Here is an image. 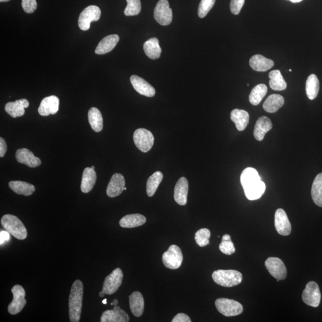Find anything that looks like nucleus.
<instances>
[{"instance_id":"nucleus-1","label":"nucleus","mask_w":322,"mask_h":322,"mask_svg":"<svg viewBox=\"0 0 322 322\" xmlns=\"http://www.w3.org/2000/svg\"><path fill=\"white\" fill-rule=\"evenodd\" d=\"M241 182L245 196L249 200L260 199L265 192L266 184L255 168L249 167L245 169L241 175Z\"/></svg>"},{"instance_id":"nucleus-2","label":"nucleus","mask_w":322,"mask_h":322,"mask_svg":"<svg viewBox=\"0 0 322 322\" xmlns=\"http://www.w3.org/2000/svg\"><path fill=\"white\" fill-rule=\"evenodd\" d=\"M83 294V283L80 280H76L72 285L69 299V315L71 322L80 321Z\"/></svg>"},{"instance_id":"nucleus-3","label":"nucleus","mask_w":322,"mask_h":322,"mask_svg":"<svg viewBox=\"0 0 322 322\" xmlns=\"http://www.w3.org/2000/svg\"><path fill=\"white\" fill-rule=\"evenodd\" d=\"M1 224L2 227L15 238L24 240L28 236L25 226L19 218L13 215H4L1 218Z\"/></svg>"},{"instance_id":"nucleus-4","label":"nucleus","mask_w":322,"mask_h":322,"mask_svg":"<svg viewBox=\"0 0 322 322\" xmlns=\"http://www.w3.org/2000/svg\"><path fill=\"white\" fill-rule=\"evenodd\" d=\"M212 278L218 285L224 287H233L241 284L242 275L235 270H218L212 273Z\"/></svg>"},{"instance_id":"nucleus-5","label":"nucleus","mask_w":322,"mask_h":322,"mask_svg":"<svg viewBox=\"0 0 322 322\" xmlns=\"http://www.w3.org/2000/svg\"><path fill=\"white\" fill-rule=\"evenodd\" d=\"M215 305L217 311L227 317H236L241 314L244 311L241 303L224 298L217 299Z\"/></svg>"},{"instance_id":"nucleus-6","label":"nucleus","mask_w":322,"mask_h":322,"mask_svg":"<svg viewBox=\"0 0 322 322\" xmlns=\"http://www.w3.org/2000/svg\"><path fill=\"white\" fill-rule=\"evenodd\" d=\"M133 140L136 147L144 153L150 151L154 144L153 133L145 129L136 130L134 133Z\"/></svg>"},{"instance_id":"nucleus-7","label":"nucleus","mask_w":322,"mask_h":322,"mask_svg":"<svg viewBox=\"0 0 322 322\" xmlns=\"http://www.w3.org/2000/svg\"><path fill=\"white\" fill-rule=\"evenodd\" d=\"M183 256L181 249L175 245L170 246L162 255V262L167 268L177 269L183 262Z\"/></svg>"},{"instance_id":"nucleus-8","label":"nucleus","mask_w":322,"mask_h":322,"mask_svg":"<svg viewBox=\"0 0 322 322\" xmlns=\"http://www.w3.org/2000/svg\"><path fill=\"white\" fill-rule=\"evenodd\" d=\"M11 293L13 295V299L8 305V312L9 314L15 315L19 314L26 305V293L19 285H14L12 288Z\"/></svg>"},{"instance_id":"nucleus-9","label":"nucleus","mask_w":322,"mask_h":322,"mask_svg":"<svg viewBox=\"0 0 322 322\" xmlns=\"http://www.w3.org/2000/svg\"><path fill=\"white\" fill-rule=\"evenodd\" d=\"M101 16V10L96 5H90L81 12L78 19V26L82 31H87L90 28V23L99 20Z\"/></svg>"},{"instance_id":"nucleus-10","label":"nucleus","mask_w":322,"mask_h":322,"mask_svg":"<svg viewBox=\"0 0 322 322\" xmlns=\"http://www.w3.org/2000/svg\"><path fill=\"white\" fill-rule=\"evenodd\" d=\"M154 18L162 26H168L172 20V12L168 0H160L154 10Z\"/></svg>"},{"instance_id":"nucleus-11","label":"nucleus","mask_w":322,"mask_h":322,"mask_svg":"<svg viewBox=\"0 0 322 322\" xmlns=\"http://www.w3.org/2000/svg\"><path fill=\"white\" fill-rule=\"evenodd\" d=\"M302 299L307 305L318 308L321 300V294L317 283L315 282H309L306 285L305 290L302 294Z\"/></svg>"},{"instance_id":"nucleus-12","label":"nucleus","mask_w":322,"mask_h":322,"mask_svg":"<svg viewBox=\"0 0 322 322\" xmlns=\"http://www.w3.org/2000/svg\"><path fill=\"white\" fill-rule=\"evenodd\" d=\"M123 273L120 268L115 269L114 271L106 277L103 285L102 291L106 295L113 294L119 289L122 284Z\"/></svg>"},{"instance_id":"nucleus-13","label":"nucleus","mask_w":322,"mask_h":322,"mask_svg":"<svg viewBox=\"0 0 322 322\" xmlns=\"http://www.w3.org/2000/svg\"><path fill=\"white\" fill-rule=\"evenodd\" d=\"M265 266L270 274L277 279L278 281L284 280L287 278V268L280 258L269 257L266 261Z\"/></svg>"},{"instance_id":"nucleus-14","label":"nucleus","mask_w":322,"mask_h":322,"mask_svg":"<svg viewBox=\"0 0 322 322\" xmlns=\"http://www.w3.org/2000/svg\"><path fill=\"white\" fill-rule=\"evenodd\" d=\"M275 225L279 235L288 236L291 232V225L288 215L283 209L276 210L275 215Z\"/></svg>"},{"instance_id":"nucleus-15","label":"nucleus","mask_w":322,"mask_h":322,"mask_svg":"<svg viewBox=\"0 0 322 322\" xmlns=\"http://www.w3.org/2000/svg\"><path fill=\"white\" fill-rule=\"evenodd\" d=\"M59 99L56 96L45 97L42 100L38 108V113L41 116L47 117L56 114L59 109Z\"/></svg>"},{"instance_id":"nucleus-16","label":"nucleus","mask_w":322,"mask_h":322,"mask_svg":"<svg viewBox=\"0 0 322 322\" xmlns=\"http://www.w3.org/2000/svg\"><path fill=\"white\" fill-rule=\"evenodd\" d=\"M130 81L134 89L140 95L149 97H154L156 95V92L154 88L144 79L139 77V76L132 75L130 78Z\"/></svg>"},{"instance_id":"nucleus-17","label":"nucleus","mask_w":322,"mask_h":322,"mask_svg":"<svg viewBox=\"0 0 322 322\" xmlns=\"http://www.w3.org/2000/svg\"><path fill=\"white\" fill-rule=\"evenodd\" d=\"M125 186L126 181L124 176L119 173H116L112 175L109 181L106 193L109 197H117L123 193Z\"/></svg>"},{"instance_id":"nucleus-18","label":"nucleus","mask_w":322,"mask_h":322,"mask_svg":"<svg viewBox=\"0 0 322 322\" xmlns=\"http://www.w3.org/2000/svg\"><path fill=\"white\" fill-rule=\"evenodd\" d=\"M129 321L128 314L118 306H115L113 310L103 312L100 318L101 322H128Z\"/></svg>"},{"instance_id":"nucleus-19","label":"nucleus","mask_w":322,"mask_h":322,"mask_svg":"<svg viewBox=\"0 0 322 322\" xmlns=\"http://www.w3.org/2000/svg\"><path fill=\"white\" fill-rule=\"evenodd\" d=\"M16 159L18 162L25 164L31 168H35L41 164V160L26 148L18 150L16 153Z\"/></svg>"},{"instance_id":"nucleus-20","label":"nucleus","mask_w":322,"mask_h":322,"mask_svg":"<svg viewBox=\"0 0 322 322\" xmlns=\"http://www.w3.org/2000/svg\"><path fill=\"white\" fill-rule=\"evenodd\" d=\"M189 191V183L185 177H181L174 188V197L175 201L180 205H185L187 201V194Z\"/></svg>"},{"instance_id":"nucleus-21","label":"nucleus","mask_w":322,"mask_h":322,"mask_svg":"<svg viewBox=\"0 0 322 322\" xmlns=\"http://www.w3.org/2000/svg\"><path fill=\"white\" fill-rule=\"evenodd\" d=\"M29 103L28 100L22 99L13 102H8L5 106V110L11 117L17 118L25 114V109L28 108Z\"/></svg>"},{"instance_id":"nucleus-22","label":"nucleus","mask_w":322,"mask_h":322,"mask_svg":"<svg viewBox=\"0 0 322 322\" xmlns=\"http://www.w3.org/2000/svg\"><path fill=\"white\" fill-rule=\"evenodd\" d=\"M120 41L119 36L118 35H110L106 36L100 41L95 50L97 54H105L110 52L116 46Z\"/></svg>"},{"instance_id":"nucleus-23","label":"nucleus","mask_w":322,"mask_h":322,"mask_svg":"<svg viewBox=\"0 0 322 322\" xmlns=\"http://www.w3.org/2000/svg\"><path fill=\"white\" fill-rule=\"evenodd\" d=\"M271 120L268 117L263 116L258 119L254 127V136L258 141H262L266 134L272 129Z\"/></svg>"},{"instance_id":"nucleus-24","label":"nucleus","mask_w":322,"mask_h":322,"mask_svg":"<svg viewBox=\"0 0 322 322\" xmlns=\"http://www.w3.org/2000/svg\"><path fill=\"white\" fill-rule=\"evenodd\" d=\"M97 180V174L95 169L86 168L84 169L82 177L81 190L84 193L90 192L95 186Z\"/></svg>"},{"instance_id":"nucleus-25","label":"nucleus","mask_w":322,"mask_h":322,"mask_svg":"<svg viewBox=\"0 0 322 322\" xmlns=\"http://www.w3.org/2000/svg\"><path fill=\"white\" fill-rule=\"evenodd\" d=\"M131 311L136 317H140L144 314L145 301L144 297L140 292L136 291L129 297Z\"/></svg>"},{"instance_id":"nucleus-26","label":"nucleus","mask_w":322,"mask_h":322,"mask_svg":"<svg viewBox=\"0 0 322 322\" xmlns=\"http://www.w3.org/2000/svg\"><path fill=\"white\" fill-rule=\"evenodd\" d=\"M230 119L235 124L237 130L242 132L247 128L250 121V115L246 111L235 109L231 112Z\"/></svg>"},{"instance_id":"nucleus-27","label":"nucleus","mask_w":322,"mask_h":322,"mask_svg":"<svg viewBox=\"0 0 322 322\" xmlns=\"http://www.w3.org/2000/svg\"><path fill=\"white\" fill-rule=\"evenodd\" d=\"M250 65L254 71L266 72L274 66V62L260 54H256L250 59Z\"/></svg>"},{"instance_id":"nucleus-28","label":"nucleus","mask_w":322,"mask_h":322,"mask_svg":"<svg viewBox=\"0 0 322 322\" xmlns=\"http://www.w3.org/2000/svg\"><path fill=\"white\" fill-rule=\"evenodd\" d=\"M147 222V218L139 214L127 215L120 221V225L124 228H135L144 225Z\"/></svg>"},{"instance_id":"nucleus-29","label":"nucleus","mask_w":322,"mask_h":322,"mask_svg":"<svg viewBox=\"0 0 322 322\" xmlns=\"http://www.w3.org/2000/svg\"><path fill=\"white\" fill-rule=\"evenodd\" d=\"M144 50L149 58L153 60L159 59L162 52L159 39L157 38H152L146 41L144 45Z\"/></svg>"},{"instance_id":"nucleus-30","label":"nucleus","mask_w":322,"mask_h":322,"mask_svg":"<svg viewBox=\"0 0 322 322\" xmlns=\"http://www.w3.org/2000/svg\"><path fill=\"white\" fill-rule=\"evenodd\" d=\"M284 97L280 95H272L267 97L263 104V108L269 113H275L284 105Z\"/></svg>"},{"instance_id":"nucleus-31","label":"nucleus","mask_w":322,"mask_h":322,"mask_svg":"<svg viewBox=\"0 0 322 322\" xmlns=\"http://www.w3.org/2000/svg\"><path fill=\"white\" fill-rule=\"evenodd\" d=\"M8 186L14 192L24 196L31 195L35 191L33 185L25 181H11L9 182Z\"/></svg>"},{"instance_id":"nucleus-32","label":"nucleus","mask_w":322,"mask_h":322,"mask_svg":"<svg viewBox=\"0 0 322 322\" xmlns=\"http://www.w3.org/2000/svg\"><path fill=\"white\" fill-rule=\"evenodd\" d=\"M269 86L273 90L282 91L287 89V84L279 70H274L269 73Z\"/></svg>"},{"instance_id":"nucleus-33","label":"nucleus","mask_w":322,"mask_h":322,"mask_svg":"<svg viewBox=\"0 0 322 322\" xmlns=\"http://www.w3.org/2000/svg\"><path fill=\"white\" fill-rule=\"evenodd\" d=\"M90 125L95 132H101L103 127V120L101 112L96 108H92L88 113Z\"/></svg>"},{"instance_id":"nucleus-34","label":"nucleus","mask_w":322,"mask_h":322,"mask_svg":"<svg viewBox=\"0 0 322 322\" xmlns=\"http://www.w3.org/2000/svg\"><path fill=\"white\" fill-rule=\"evenodd\" d=\"M320 84L317 76L312 74L309 76L307 80L306 84V91L307 96L310 100H314L317 98L320 92Z\"/></svg>"},{"instance_id":"nucleus-35","label":"nucleus","mask_w":322,"mask_h":322,"mask_svg":"<svg viewBox=\"0 0 322 322\" xmlns=\"http://www.w3.org/2000/svg\"><path fill=\"white\" fill-rule=\"evenodd\" d=\"M312 197L315 204L322 207V172L316 177L313 183Z\"/></svg>"},{"instance_id":"nucleus-36","label":"nucleus","mask_w":322,"mask_h":322,"mask_svg":"<svg viewBox=\"0 0 322 322\" xmlns=\"http://www.w3.org/2000/svg\"><path fill=\"white\" fill-rule=\"evenodd\" d=\"M267 92V87L265 84H258L252 90L249 96V100L253 105H259L261 100L266 95Z\"/></svg>"},{"instance_id":"nucleus-37","label":"nucleus","mask_w":322,"mask_h":322,"mask_svg":"<svg viewBox=\"0 0 322 322\" xmlns=\"http://www.w3.org/2000/svg\"><path fill=\"white\" fill-rule=\"evenodd\" d=\"M162 179L163 174L160 171L154 172L148 178L147 184V192L148 196L152 197L154 195Z\"/></svg>"},{"instance_id":"nucleus-38","label":"nucleus","mask_w":322,"mask_h":322,"mask_svg":"<svg viewBox=\"0 0 322 322\" xmlns=\"http://www.w3.org/2000/svg\"><path fill=\"white\" fill-rule=\"evenodd\" d=\"M219 249L221 252L224 254L230 256L235 253V248L233 243L231 240V236L226 234L223 236L222 241L219 245Z\"/></svg>"},{"instance_id":"nucleus-39","label":"nucleus","mask_w":322,"mask_h":322,"mask_svg":"<svg viewBox=\"0 0 322 322\" xmlns=\"http://www.w3.org/2000/svg\"><path fill=\"white\" fill-rule=\"evenodd\" d=\"M127 5L124 14L127 16H136L141 11V2L140 0H127Z\"/></svg>"},{"instance_id":"nucleus-40","label":"nucleus","mask_w":322,"mask_h":322,"mask_svg":"<svg viewBox=\"0 0 322 322\" xmlns=\"http://www.w3.org/2000/svg\"><path fill=\"white\" fill-rule=\"evenodd\" d=\"M211 232L208 229H201L197 231L194 236L196 244L200 247H205L209 244Z\"/></svg>"},{"instance_id":"nucleus-41","label":"nucleus","mask_w":322,"mask_h":322,"mask_svg":"<svg viewBox=\"0 0 322 322\" xmlns=\"http://www.w3.org/2000/svg\"><path fill=\"white\" fill-rule=\"evenodd\" d=\"M215 0H201L198 7V16L200 18L205 17L213 7Z\"/></svg>"},{"instance_id":"nucleus-42","label":"nucleus","mask_w":322,"mask_h":322,"mask_svg":"<svg viewBox=\"0 0 322 322\" xmlns=\"http://www.w3.org/2000/svg\"><path fill=\"white\" fill-rule=\"evenodd\" d=\"M23 10L27 13H32L37 8L36 0H22Z\"/></svg>"},{"instance_id":"nucleus-43","label":"nucleus","mask_w":322,"mask_h":322,"mask_svg":"<svg viewBox=\"0 0 322 322\" xmlns=\"http://www.w3.org/2000/svg\"><path fill=\"white\" fill-rule=\"evenodd\" d=\"M245 0H231L230 4V11L233 14H238L244 6Z\"/></svg>"},{"instance_id":"nucleus-44","label":"nucleus","mask_w":322,"mask_h":322,"mask_svg":"<svg viewBox=\"0 0 322 322\" xmlns=\"http://www.w3.org/2000/svg\"><path fill=\"white\" fill-rule=\"evenodd\" d=\"M172 322H191L190 318L184 314H178L173 318Z\"/></svg>"},{"instance_id":"nucleus-45","label":"nucleus","mask_w":322,"mask_h":322,"mask_svg":"<svg viewBox=\"0 0 322 322\" xmlns=\"http://www.w3.org/2000/svg\"><path fill=\"white\" fill-rule=\"evenodd\" d=\"M7 146L2 138H0V157H4L7 152Z\"/></svg>"},{"instance_id":"nucleus-46","label":"nucleus","mask_w":322,"mask_h":322,"mask_svg":"<svg viewBox=\"0 0 322 322\" xmlns=\"http://www.w3.org/2000/svg\"><path fill=\"white\" fill-rule=\"evenodd\" d=\"M7 231H1L0 233V244L1 245L5 244V243L8 241L9 239H10V235Z\"/></svg>"},{"instance_id":"nucleus-47","label":"nucleus","mask_w":322,"mask_h":322,"mask_svg":"<svg viewBox=\"0 0 322 322\" xmlns=\"http://www.w3.org/2000/svg\"><path fill=\"white\" fill-rule=\"evenodd\" d=\"M118 301L117 300H114L113 301V302H112V303L111 304V306H117V305H118Z\"/></svg>"},{"instance_id":"nucleus-48","label":"nucleus","mask_w":322,"mask_h":322,"mask_svg":"<svg viewBox=\"0 0 322 322\" xmlns=\"http://www.w3.org/2000/svg\"><path fill=\"white\" fill-rule=\"evenodd\" d=\"M105 295L106 294L103 291L100 292V293H99L100 297H103L105 296Z\"/></svg>"},{"instance_id":"nucleus-49","label":"nucleus","mask_w":322,"mask_h":322,"mask_svg":"<svg viewBox=\"0 0 322 322\" xmlns=\"http://www.w3.org/2000/svg\"><path fill=\"white\" fill-rule=\"evenodd\" d=\"M288 1H290L292 2H300L301 1H302L303 0H288Z\"/></svg>"},{"instance_id":"nucleus-50","label":"nucleus","mask_w":322,"mask_h":322,"mask_svg":"<svg viewBox=\"0 0 322 322\" xmlns=\"http://www.w3.org/2000/svg\"><path fill=\"white\" fill-rule=\"evenodd\" d=\"M102 303L104 304V305H106V304H107V299H105L104 300H103Z\"/></svg>"},{"instance_id":"nucleus-51","label":"nucleus","mask_w":322,"mask_h":322,"mask_svg":"<svg viewBox=\"0 0 322 322\" xmlns=\"http://www.w3.org/2000/svg\"><path fill=\"white\" fill-rule=\"evenodd\" d=\"M10 1V0H0V2H7Z\"/></svg>"},{"instance_id":"nucleus-52","label":"nucleus","mask_w":322,"mask_h":322,"mask_svg":"<svg viewBox=\"0 0 322 322\" xmlns=\"http://www.w3.org/2000/svg\"><path fill=\"white\" fill-rule=\"evenodd\" d=\"M91 168H92L93 169H95V166H92V167H91Z\"/></svg>"},{"instance_id":"nucleus-53","label":"nucleus","mask_w":322,"mask_h":322,"mask_svg":"<svg viewBox=\"0 0 322 322\" xmlns=\"http://www.w3.org/2000/svg\"><path fill=\"white\" fill-rule=\"evenodd\" d=\"M127 190V188L126 187H124V190Z\"/></svg>"},{"instance_id":"nucleus-54","label":"nucleus","mask_w":322,"mask_h":322,"mask_svg":"<svg viewBox=\"0 0 322 322\" xmlns=\"http://www.w3.org/2000/svg\"><path fill=\"white\" fill-rule=\"evenodd\" d=\"M289 71H290V72H292V69H290L289 70Z\"/></svg>"},{"instance_id":"nucleus-55","label":"nucleus","mask_w":322,"mask_h":322,"mask_svg":"<svg viewBox=\"0 0 322 322\" xmlns=\"http://www.w3.org/2000/svg\"><path fill=\"white\" fill-rule=\"evenodd\" d=\"M247 86H250V84H247Z\"/></svg>"}]
</instances>
